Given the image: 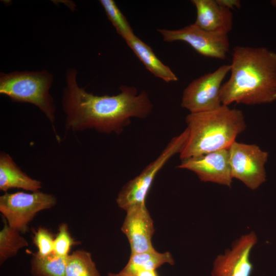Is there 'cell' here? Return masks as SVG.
Here are the masks:
<instances>
[{
    "label": "cell",
    "mask_w": 276,
    "mask_h": 276,
    "mask_svg": "<svg viewBox=\"0 0 276 276\" xmlns=\"http://www.w3.org/2000/svg\"><path fill=\"white\" fill-rule=\"evenodd\" d=\"M62 97L66 131L93 129L101 133H122L133 118L143 119L151 114L153 105L147 93L133 86H122L113 96H98L79 86L77 71L68 68Z\"/></svg>",
    "instance_id": "1"
},
{
    "label": "cell",
    "mask_w": 276,
    "mask_h": 276,
    "mask_svg": "<svg viewBox=\"0 0 276 276\" xmlns=\"http://www.w3.org/2000/svg\"><path fill=\"white\" fill-rule=\"evenodd\" d=\"M229 79L220 89L222 105H247L276 100V53L265 47L236 46Z\"/></svg>",
    "instance_id": "2"
},
{
    "label": "cell",
    "mask_w": 276,
    "mask_h": 276,
    "mask_svg": "<svg viewBox=\"0 0 276 276\" xmlns=\"http://www.w3.org/2000/svg\"><path fill=\"white\" fill-rule=\"evenodd\" d=\"M186 122L189 136L180 159L228 149L246 127L243 112L224 105L211 111L190 113Z\"/></svg>",
    "instance_id": "3"
},
{
    "label": "cell",
    "mask_w": 276,
    "mask_h": 276,
    "mask_svg": "<svg viewBox=\"0 0 276 276\" xmlns=\"http://www.w3.org/2000/svg\"><path fill=\"white\" fill-rule=\"evenodd\" d=\"M53 81V75L45 70L1 72L0 94L7 96L13 102L36 106L51 123L56 139L60 142L61 137L54 125L56 107L50 93Z\"/></svg>",
    "instance_id": "4"
},
{
    "label": "cell",
    "mask_w": 276,
    "mask_h": 276,
    "mask_svg": "<svg viewBox=\"0 0 276 276\" xmlns=\"http://www.w3.org/2000/svg\"><path fill=\"white\" fill-rule=\"evenodd\" d=\"M189 136L186 128L172 138L159 155L121 189L116 198L118 206L126 211L137 205H146V199L158 172L175 154H180Z\"/></svg>",
    "instance_id": "5"
},
{
    "label": "cell",
    "mask_w": 276,
    "mask_h": 276,
    "mask_svg": "<svg viewBox=\"0 0 276 276\" xmlns=\"http://www.w3.org/2000/svg\"><path fill=\"white\" fill-rule=\"evenodd\" d=\"M56 203L55 196L40 191L6 192L0 196V212L10 227L25 233L38 212L52 208Z\"/></svg>",
    "instance_id": "6"
},
{
    "label": "cell",
    "mask_w": 276,
    "mask_h": 276,
    "mask_svg": "<svg viewBox=\"0 0 276 276\" xmlns=\"http://www.w3.org/2000/svg\"><path fill=\"white\" fill-rule=\"evenodd\" d=\"M229 162L233 178L249 189H257L266 180L265 165L268 153L255 144L235 141L229 148Z\"/></svg>",
    "instance_id": "7"
},
{
    "label": "cell",
    "mask_w": 276,
    "mask_h": 276,
    "mask_svg": "<svg viewBox=\"0 0 276 276\" xmlns=\"http://www.w3.org/2000/svg\"><path fill=\"white\" fill-rule=\"evenodd\" d=\"M230 70V64L223 65L192 81L183 91L181 106L190 113L209 111L220 107L222 105V82Z\"/></svg>",
    "instance_id": "8"
},
{
    "label": "cell",
    "mask_w": 276,
    "mask_h": 276,
    "mask_svg": "<svg viewBox=\"0 0 276 276\" xmlns=\"http://www.w3.org/2000/svg\"><path fill=\"white\" fill-rule=\"evenodd\" d=\"M157 31L164 41L185 42L205 57L225 60L229 51L228 34L208 31L194 24L178 30L159 29Z\"/></svg>",
    "instance_id": "9"
},
{
    "label": "cell",
    "mask_w": 276,
    "mask_h": 276,
    "mask_svg": "<svg viewBox=\"0 0 276 276\" xmlns=\"http://www.w3.org/2000/svg\"><path fill=\"white\" fill-rule=\"evenodd\" d=\"M257 242L253 231L234 241L231 248L215 259L211 276H250L254 267L250 254Z\"/></svg>",
    "instance_id": "10"
},
{
    "label": "cell",
    "mask_w": 276,
    "mask_h": 276,
    "mask_svg": "<svg viewBox=\"0 0 276 276\" xmlns=\"http://www.w3.org/2000/svg\"><path fill=\"white\" fill-rule=\"evenodd\" d=\"M228 149L181 159L177 168L193 172L202 181L231 187L233 178L229 162Z\"/></svg>",
    "instance_id": "11"
},
{
    "label": "cell",
    "mask_w": 276,
    "mask_h": 276,
    "mask_svg": "<svg viewBox=\"0 0 276 276\" xmlns=\"http://www.w3.org/2000/svg\"><path fill=\"white\" fill-rule=\"evenodd\" d=\"M126 212L121 229L128 239L131 254L155 250L151 242L154 233L153 221L146 205L135 206Z\"/></svg>",
    "instance_id": "12"
},
{
    "label": "cell",
    "mask_w": 276,
    "mask_h": 276,
    "mask_svg": "<svg viewBox=\"0 0 276 276\" xmlns=\"http://www.w3.org/2000/svg\"><path fill=\"white\" fill-rule=\"evenodd\" d=\"M197 16L194 23L204 30L228 34L233 26V14L219 5L216 0H192Z\"/></svg>",
    "instance_id": "13"
},
{
    "label": "cell",
    "mask_w": 276,
    "mask_h": 276,
    "mask_svg": "<svg viewBox=\"0 0 276 276\" xmlns=\"http://www.w3.org/2000/svg\"><path fill=\"white\" fill-rule=\"evenodd\" d=\"M42 188L40 181L24 172L8 153L0 152V190L7 192L13 188L36 192Z\"/></svg>",
    "instance_id": "14"
},
{
    "label": "cell",
    "mask_w": 276,
    "mask_h": 276,
    "mask_svg": "<svg viewBox=\"0 0 276 276\" xmlns=\"http://www.w3.org/2000/svg\"><path fill=\"white\" fill-rule=\"evenodd\" d=\"M126 42L146 68L154 76L166 82L178 80L176 75L171 68L162 62L152 49L137 36L134 35Z\"/></svg>",
    "instance_id": "15"
},
{
    "label": "cell",
    "mask_w": 276,
    "mask_h": 276,
    "mask_svg": "<svg viewBox=\"0 0 276 276\" xmlns=\"http://www.w3.org/2000/svg\"><path fill=\"white\" fill-rule=\"evenodd\" d=\"M67 257L53 253L45 257L34 254L31 271L34 276H65Z\"/></svg>",
    "instance_id": "16"
},
{
    "label": "cell",
    "mask_w": 276,
    "mask_h": 276,
    "mask_svg": "<svg viewBox=\"0 0 276 276\" xmlns=\"http://www.w3.org/2000/svg\"><path fill=\"white\" fill-rule=\"evenodd\" d=\"M174 265V260L168 251L159 252L156 250L141 254H131L129 261L123 269L134 270L139 269L155 270L162 265Z\"/></svg>",
    "instance_id": "17"
},
{
    "label": "cell",
    "mask_w": 276,
    "mask_h": 276,
    "mask_svg": "<svg viewBox=\"0 0 276 276\" xmlns=\"http://www.w3.org/2000/svg\"><path fill=\"white\" fill-rule=\"evenodd\" d=\"M65 276H100L89 252L76 250L67 257Z\"/></svg>",
    "instance_id": "18"
},
{
    "label": "cell",
    "mask_w": 276,
    "mask_h": 276,
    "mask_svg": "<svg viewBox=\"0 0 276 276\" xmlns=\"http://www.w3.org/2000/svg\"><path fill=\"white\" fill-rule=\"evenodd\" d=\"M27 240L20 235L18 230L13 228L5 223L0 231V263L15 256L19 250L28 246Z\"/></svg>",
    "instance_id": "19"
},
{
    "label": "cell",
    "mask_w": 276,
    "mask_h": 276,
    "mask_svg": "<svg viewBox=\"0 0 276 276\" xmlns=\"http://www.w3.org/2000/svg\"><path fill=\"white\" fill-rule=\"evenodd\" d=\"M99 2L104 8L108 19L115 28L117 33L125 41L135 35L126 18L114 1L100 0Z\"/></svg>",
    "instance_id": "20"
},
{
    "label": "cell",
    "mask_w": 276,
    "mask_h": 276,
    "mask_svg": "<svg viewBox=\"0 0 276 276\" xmlns=\"http://www.w3.org/2000/svg\"><path fill=\"white\" fill-rule=\"evenodd\" d=\"M78 243L79 242L71 236L68 225L65 223H61L54 239V253L61 257H67L72 247Z\"/></svg>",
    "instance_id": "21"
},
{
    "label": "cell",
    "mask_w": 276,
    "mask_h": 276,
    "mask_svg": "<svg viewBox=\"0 0 276 276\" xmlns=\"http://www.w3.org/2000/svg\"><path fill=\"white\" fill-rule=\"evenodd\" d=\"M54 236L44 227H39L34 232L33 241L38 249L36 253L40 257H45L54 253Z\"/></svg>",
    "instance_id": "22"
},
{
    "label": "cell",
    "mask_w": 276,
    "mask_h": 276,
    "mask_svg": "<svg viewBox=\"0 0 276 276\" xmlns=\"http://www.w3.org/2000/svg\"><path fill=\"white\" fill-rule=\"evenodd\" d=\"M117 276H158L155 270L139 269L134 270H126L123 269Z\"/></svg>",
    "instance_id": "23"
},
{
    "label": "cell",
    "mask_w": 276,
    "mask_h": 276,
    "mask_svg": "<svg viewBox=\"0 0 276 276\" xmlns=\"http://www.w3.org/2000/svg\"><path fill=\"white\" fill-rule=\"evenodd\" d=\"M216 2L220 6L229 9H234L235 8L240 9L241 3L239 0H216Z\"/></svg>",
    "instance_id": "24"
},
{
    "label": "cell",
    "mask_w": 276,
    "mask_h": 276,
    "mask_svg": "<svg viewBox=\"0 0 276 276\" xmlns=\"http://www.w3.org/2000/svg\"><path fill=\"white\" fill-rule=\"evenodd\" d=\"M271 3L274 7L276 8V0L271 1Z\"/></svg>",
    "instance_id": "25"
},
{
    "label": "cell",
    "mask_w": 276,
    "mask_h": 276,
    "mask_svg": "<svg viewBox=\"0 0 276 276\" xmlns=\"http://www.w3.org/2000/svg\"><path fill=\"white\" fill-rule=\"evenodd\" d=\"M108 276H117L116 273H109Z\"/></svg>",
    "instance_id": "26"
}]
</instances>
